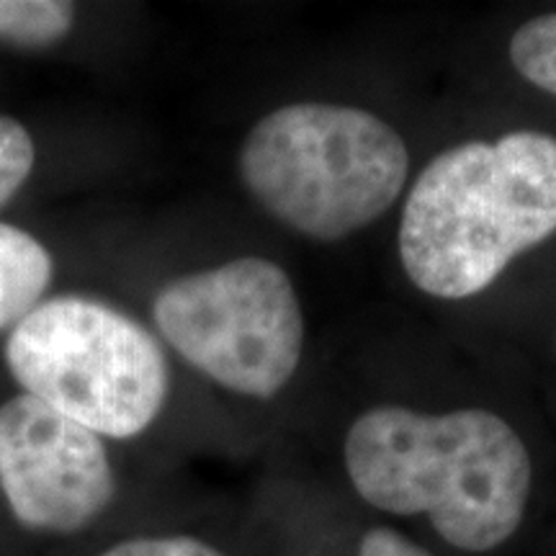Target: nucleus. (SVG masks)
Returning <instances> with one entry per match:
<instances>
[{
  "label": "nucleus",
  "mask_w": 556,
  "mask_h": 556,
  "mask_svg": "<svg viewBox=\"0 0 556 556\" xmlns=\"http://www.w3.org/2000/svg\"><path fill=\"white\" fill-rule=\"evenodd\" d=\"M343 456L353 490L368 505L394 516L422 513L462 552H492L523 523L531 454L490 409L428 415L371 407L348 428Z\"/></svg>",
  "instance_id": "obj_1"
},
{
  "label": "nucleus",
  "mask_w": 556,
  "mask_h": 556,
  "mask_svg": "<svg viewBox=\"0 0 556 556\" xmlns=\"http://www.w3.org/2000/svg\"><path fill=\"white\" fill-rule=\"evenodd\" d=\"M556 232V137L507 131L430 160L400 219V261L413 287L469 299Z\"/></svg>",
  "instance_id": "obj_2"
},
{
  "label": "nucleus",
  "mask_w": 556,
  "mask_h": 556,
  "mask_svg": "<svg viewBox=\"0 0 556 556\" xmlns=\"http://www.w3.org/2000/svg\"><path fill=\"white\" fill-rule=\"evenodd\" d=\"M238 170L255 204L317 242L384 217L405 191L409 150L381 116L343 103H289L255 124Z\"/></svg>",
  "instance_id": "obj_3"
},
{
  "label": "nucleus",
  "mask_w": 556,
  "mask_h": 556,
  "mask_svg": "<svg viewBox=\"0 0 556 556\" xmlns=\"http://www.w3.org/2000/svg\"><path fill=\"white\" fill-rule=\"evenodd\" d=\"M5 364L26 394L109 438L150 428L170 389L155 336L86 296L37 304L5 340Z\"/></svg>",
  "instance_id": "obj_4"
},
{
  "label": "nucleus",
  "mask_w": 556,
  "mask_h": 556,
  "mask_svg": "<svg viewBox=\"0 0 556 556\" xmlns=\"http://www.w3.org/2000/svg\"><path fill=\"white\" fill-rule=\"evenodd\" d=\"M152 317L180 358L242 397H276L302 361L294 283L255 255L176 278L155 296Z\"/></svg>",
  "instance_id": "obj_5"
},
{
  "label": "nucleus",
  "mask_w": 556,
  "mask_h": 556,
  "mask_svg": "<svg viewBox=\"0 0 556 556\" xmlns=\"http://www.w3.org/2000/svg\"><path fill=\"white\" fill-rule=\"evenodd\" d=\"M0 484L18 523L47 533L83 531L116 492L101 438L31 394L0 407Z\"/></svg>",
  "instance_id": "obj_6"
},
{
  "label": "nucleus",
  "mask_w": 556,
  "mask_h": 556,
  "mask_svg": "<svg viewBox=\"0 0 556 556\" xmlns=\"http://www.w3.org/2000/svg\"><path fill=\"white\" fill-rule=\"evenodd\" d=\"M52 281V258L37 238L0 222V330L16 328Z\"/></svg>",
  "instance_id": "obj_7"
},
{
  "label": "nucleus",
  "mask_w": 556,
  "mask_h": 556,
  "mask_svg": "<svg viewBox=\"0 0 556 556\" xmlns=\"http://www.w3.org/2000/svg\"><path fill=\"white\" fill-rule=\"evenodd\" d=\"M75 5L62 0H0V41L16 47H52L65 39Z\"/></svg>",
  "instance_id": "obj_8"
},
{
  "label": "nucleus",
  "mask_w": 556,
  "mask_h": 556,
  "mask_svg": "<svg viewBox=\"0 0 556 556\" xmlns=\"http://www.w3.org/2000/svg\"><path fill=\"white\" fill-rule=\"evenodd\" d=\"M510 62L520 78L556 96V11L518 26L510 39Z\"/></svg>",
  "instance_id": "obj_9"
},
{
  "label": "nucleus",
  "mask_w": 556,
  "mask_h": 556,
  "mask_svg": "<svg viewBox=\"0 0 556 556\" xmlns=\"http://www.w3.org/2000/svg\"><path fill=\"white\" fill-rule=\"evenodd\" d=\"M34 139L26 127L11 116L0 114V206H5L11 197L26 184L34 168Z\"/></svg>",
  "instance_id": "obj_10"
},
{
  "label": "nucleus",
  "mask_w": 556,
  "mask_h": 556,
  "mask_svg": "<svg viewBox=\"0 0 556 556\" xmlns=\"http://www.w3.org/2000/svg\"><path fill=\"white\" fill-rule=\"evenodd\" d=\"M101 556H225L219 548L204 544L191 536H165V539H131L111 546Z\"/></svg>",
  "instance_id": "obj_11"
},
{
  "label": "nucleus",
  "mask_w": 556,
  "mask_h": 556,
  "mask_svg": "<svg viewBox=\"0 0 556 556\" xmlns=\"http://www.w3.org/2000/svg\"><path fill=\"white\" fill-rule=\"evenodd\" d=\"M358 556H430L413 541L392 528H371L358 544Z\"/></svg>",
  "instance_id": "obj_12"
}]
</instances>
